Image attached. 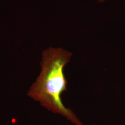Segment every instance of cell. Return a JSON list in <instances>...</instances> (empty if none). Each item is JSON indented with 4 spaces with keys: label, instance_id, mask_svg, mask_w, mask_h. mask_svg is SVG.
I'll use <instances>...</instances> for the list:
<instances>
[{
    "label": "cell",
    "instance_id": "6da1fadb",
    "mask_svg": "<svg viewBox=\"0 0 125 125\" xmlns=\"http://www.w3.org/2000/svg\"><path fill=\"white\" fill-rule=\"evenodd\" d=\"M72 54L61 48L49 47L42 54L41 71L28 92V95L40 105L58 114L76 125H83L75 113L62 103L61 94L67 90V82L64 73L65 66L70 62Z\"/></svg>",
    "mask_w": 125,
    "mask_h": 125
},
{
    "label": "cell",
    "instance_id": "7a4b0ae2",
    "mask_svg": "<svg viewBox=\"0 0 125 125\" xmlns=\"http://www.w3.org/2000/svg\"><path fill=\"white\" fill-rule=\"evenodd\" d=\"M105 1V0H98V1L100 3H102Z\"/></svg>",
    "mask_w": 125,
    "mask_h": 125
},
{
    "label": "cell",
    "instance_id": "3957f363",
    "mask_svg": "<svg viewBox=\"0 0 125 125\" xmlns=\"http://www.w3.org/2000/svg\"><path fill=\"white\" fill-rule=\"evenodd\" d=\"M96 125L95 124H94V125Z\"/></svg>",
    "mask_w": 125,
    "mask_h": 125
}]
</instances>
